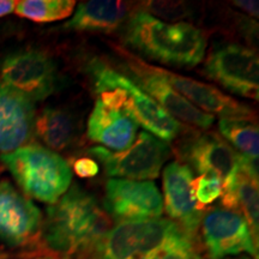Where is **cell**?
<instances>
[{"label": "cell", "instance_id": "obj_11", "mask_svg": "<svg viewBox=\"0 0 259 259\" xmlns=\"http://www.w3.org/2000/svg\"><path fill=\"white\" fill-rule=\"evenodd\" d=\"M202 234L210 259H223L244 252L258 259V246L240 212L211 210L202 219Z\"/></svg>", "mask_w": 259, "mask_h": 259}, {"label": "cell", "instance_id": "obj_2", "mask_svg": "<svg viewBox=\"0 0 259 259\" xmlns=\"http://www.w3.org/2000/svg\"><path fill=\"white\" fill-rule=\"evenodd\" d=\"M124 38L143 56L171 66L193 67L205 56L202 30L186 22L167 23L144 11L130 17Z\"/></svg>", "mask_w": 259, "mask_h": 259}, {"label": "cell", "instance_id": "obj_1", "mask_svg": "<svg viewBox=\"0 0 259 259\" xmlns=\"http://www.w3.org/2000/svg\"><path fill=\"white\" fill-rule=\"evenodd\" d=\"M111 226V219L95 197L74 185L47 208L41 236L58 258L69 259L96 252Z\"/></svg>", "mask_w": 259, "mask_h": 259}, {"label": "cell", "instance_id": "obj_6", "mask_svg": "<svg viewBox=\"0 0 259 259\" xmlns=\"http://www.w3.org/2000/svg\"><path fill=\"white\" fill-rule=\"evenodd\" d=\"M89 153L103 164L107 176L139 181L156 179L170 156V149L163 141L143 131L131 147L120 153H111L103 147L90 148Z\"/></svg>", "mask_w": 259, "mask_h": 259}, {"label": "cell", "instance_id": "obj_23", "mask_svg": "<svg viewBox=\"0 0 259 259\" xmlns=\"http://www.w3.org/2000/svg\"><path fill=\"white\" fill-rule=\"evenodd\" d=\"M153 259H202L194 250L193 240L179 227H176L169 236L156 251Z\"/></svg>", "mask_w": 259, "mask_h": 259}, {"label": "cell", "instance_id": "obj_7", "mask_svg": "<svg viewBox=\"0 0 259 259\" xmlns=\"http://www.w3.org/2000/svg\"><path fill=\"white\" fill-rule=\"evenodd\" d=\"M210 79L241 97L259 100V60L254 51L236 44L213 50L205 61Z\"/></svg>", "mask_w": 259, "mask_h": 259}, {"label": "cell", "instance_id": "obj_26", "mask_svg": "<svg viewBox=\"0 0 259 259\" xmlns=\"http://www.w3.org/2000/svg\"><path fill=\"white\" fill-rule=\"evenodd\" d=\"M236 8L241 9L246 14L253 16V17H258V2H248V0H236L233 3Z\"/></svg>", "mask_w": 259, "mask_h": 259}, {"label": "cell", "instance_id": "obj_9", "mask_svg": "<svg viewBox=\"0 0 259 259\" xmlns=\"http://www.w3.org/2000/svg\"><path fill=\"white\" fill-rule=\"evenodd\" d=\"M120 52L125 57L128 70L137 80V85L174 119H180L181 121L205 130L213 124L215 116L200 111L187 101L185 97L181 96L157 73L156 66L145 64L144 61L131 56L128 52L121 50Z\"/></svg>", "mask_w": 259, "mask_h": 259}, {"label": "cell", "instance_id": "obj_14", "mask_svg": "<svg viewBox=\"0 0 259 259\" xmlns=\"http://www.w3.org/2000/svg\"><path fill=\"white\" fill-rule=\"evenodd\" d=\"M34 102L0 80V153L29 144L34 136Z\"/></svg>", "mask_w": 259, "mask_h": 259}, {"label": "cell", "instance_id": "obj_16", "mask_svg": "<svg viewBox=\"0 0 259 259\" xmlns=\"http://www.w3.org/2000/svg\"><path fill=\"white\" fill-rule=\"evenodd\" d=\"M185 160L200 174H215L226 181L239 169L240 153L212 132L198 135L184 148Z\"/></svg>", "mask_w": 259, "mask_h": 259}, {"label": "cell", "instance_id": "obj_18", "mask_svg": "<svg viewBox=\"0 0 259 259\" xmlns=\"http://www.w3.org/2000/svg\"><path fill=\"white\" fill-rule=\"evenodd\" d=\"M126 16V6L121 2H83L65 28L77 31L111 32L119 28Z\"/></svg>", "mask_w": 259, "mask_h": 259}, {"label": "cell", "instance_id": "obj_3", "mask_svg": "<svg viewBox=\"0 0 259 259\" xmlns=\"http://www.w3.org/2000/svg\"><path fill=\"white\" fill-rule=\"evenodd\" d=\"M0 160L10 170L22 191L47 204H56L72 181L69 162L46 147L29 143L8 154Z\"/></svg>", "mask_w": 259, "mask_h": 259}, {"label": "cell", "instance_id": "obj_5", "mask_svg": "<svg viewBox=\"0 0 259 259\" xmlns=\"http://www.w3.org/2000/svg\"><path fill=\"white\" fill-rule=\"evenodd\" d=\"M176 227L164 219L120 222L97 247V259H153Z\"/></svg>", "mask_w": 259, "mask_h": 259}, {"label": "cell", "instance_id": "obj_15", "mask_svg": "<svg viewBox=\"0 0 259 259\" xmlns=\"http://www.w3.org/2000/svg\"><path fill=\"white\" fill-rule=\"evenodd\" d=\"M157 73L169 85L173 87L181 96H184L194 107L205 113H213L222 118L229 119H253L254 113L251 107L236 101L233 97L223 94L216 87L202 83L190 77L181 76L170 71L156 67Z\"/></svg>", "mask_w": 259, "mask_h": 259}, {"label": "cell", "instance_id": "obj_21", "mask_svg": "<svg viewBox=\"0 0 259 259\" xmlns=\"http://www.w3.org/2000/svg\"><path fill=\"white\" fill-rule=\"evenodd\" d=\"M219 130L241 155L258 160L259 131L253 119L222 118L219 121Z\"/></svg>", "mask_w": 259, "mask_h": 259}, {"label": "cell", "instance_id": "obj_19", "mask_svg": "<svg viewBox=\"0 0 259 259\" xmlns=\"http://www.w3.org/2000/svg\"><path fill=\"white\" fill-rule=\"evenodd\" d=\"M34 132L53 150H65L73 141L72 116L60 108L47 107L35 118Z\"/></svg>", "mask_w": 259, "mask_h": 259}, {"label": "cell", "instance_id": "obj_28", "mask_svg": "<svg viewBox=\"0 0 259 259\" xmlns=\"http://www.w3.org/2000/svg\"><path fill=\"white\" fill-rule=\"evenodd\" d=\"M30 259H60V258H58L57 255H38V257H34Z\"/></svg>", "mask_w": 259, "mask_h": 259}, {"label": "cell", "instance_id": "obj_8", "mask_svg": "<svg viewBox=\"0 0 259 259\" xmlns=\"http://www.w3.org/2000/svg\"><path fill=\"white\" fill-rule=\"evenodd\" d=\"M2 82L30 99L42 101L54 93L57 65L45 52L23 50L9 54L0 63Z\"/></svg>", "mask_w": 259, "mask_h": 259}, {"label": "cell", "instance_id": "obj_27", "mask_svg": "<svg viewBox=\"0 0 259 259\" xmlns=\"http://www.w3.org/2000/svg\"><path fill=\"white\" fill-rule=\"evenodd\" d=\"M16 2L14 0H0V17H4L15 11Z\"/></svg>", "mask_w": 259, "mask_h": 259}, {"label": "cell", "instance_id": "obj_20", "mask_svg": "<svg viewBox=\"0 0 259 259\" xmlns=\"http://www.w3.org/2000/svg\"><path fill=\"white\" fill-rule=\"evenodd\" d=\"M258 178H253L239 167L235 176L236 210L242 212V218L247 222L254 244L258 246L259 239V213H258Z\"/></svg>", "mask_w": 259, "mask_h": 259}, {"label": "cell", "instance_id": "obj_4", "mask_svg": "<svg viewBox=\"0 0 259 259\" xmlns=\"http://www.w3.org/2000/svg\"><path fill=\"white\" fill-rule=\"evenodd\" d=\"M97 93L120 88L126 93L122 111L131 116L137 125L143 126L149 134L171 142L180 135L183 125L164 111L156 101L145 94L131 78L115 71L101 61H94L90 67Z\"/></svg>", "mask_w": 259, "mask_h": 259}, {"label": "cell", "instance_id": "obj_10", "mask_svg": "<svg viewBox=\"0 0 259 259\" xmlns=\"http://www.w3.org/2000/svg\"><path fill=\"white\" fill-rule=\"evenodd\" d=\"M40 209L8 180L0 181V240L9 247H25L41 235Z\"/></svg>", "mask_w": 259, "mask_h": 259}, {"label": "cell", "instance_id": "obj_12", "mask_svg": "<svg viewBox=\"0 0 259 259\" xmlns=\"http://www.w3.org/2000/svg\"><path fill=\"white\" fill-rule=\"evenodd\" d=\"M105 205L107 211L121 222L160 219L163 212V199L151 181L108 180Z\"/></svg>", "mask_w": 259, "mask_h": 259}, {"label": "cell", "instance_id": "obj_13", "mask_svg": "<svg viewBox=\"0 0 259 259\" xmlns=\"http://www.w3.org/2000/svg\"><path fill=\"white\" fill-rule=\"evenodd\" d=\"M193 173L187 164L170 162L163 170L166 211L173 222L193 240L202 222V209L194 198Z\"/></svg>", "mask_w": 259, "mask_h": 259}, {"label": "cell", "instance_id": "obj_25", "mask_svg": "<svg viewBox=\"0 0 259 259\" xmlns=\"http://www.w3.org/2000/svg\"><path fill=\"white\" fill-rule=\"evenodd\" d=\"M73 170L79 178L87 179V178L96 177L100 171V167L94 158L80 157L73 162Z\"/></svg>", "mask_w": 259, "mask_h": 259}, {"label": "cell", "instance_id": "obj_22", "mask_svg": "<svg viewBox=\"0 0 259 259\" xmlns=\"http://www.w3.org/2000/svg\"><path fill=\"white\" fill-rule=\"evenodd\" d=\"M74 5L73 0H21L16 2L15 12L36 23H51L70 17Z\"/></svg>", "mask_w": 259, "mask_h": 259}, {"label": "cell", "instance_id": "obj_29", "mask_svg": "<svg viewBox=\"0 0 259 259\" xmlns=\"http://www.w3.org/2000/svg\"><path fill=\"white\" fill-rule=\"evenodd\" d=\"M231 259H250V258L246 257V255H241V257H238V258H231Z\"/></svg>", "mask_w": 259, "mask_h": 259}, {"label": "cell", "instance_id": "obj_24", "mask_svg": "<svg viewBox=\"0 0 259 259\" xmlns=\"http://www.w3.org/2000/svg\"><path fill=\"white\" fill-rule=\"evenodd\" d=\"M192 189L194 198L200 209L209 205L221 196L222 193V180L215 174H202L193 179Z\"/></svg>", "mask_w": 259, "mask_h": 259}, {"label": "cell", "instance_id": "obj_17", "mask_svg": "<svg viewBox=\"0 0 259 259\" xmlns=\"http://www.w3.org/2000/svg\"><path fill=\"white\" fill-rule=\"evenodd\" d=\"M137 128V122L121 108L97 100L88 120V137L106 148L124 151L134 144Z\"/></svg>", "mask_w": 259, "mask_h": 259}]
</instances>
